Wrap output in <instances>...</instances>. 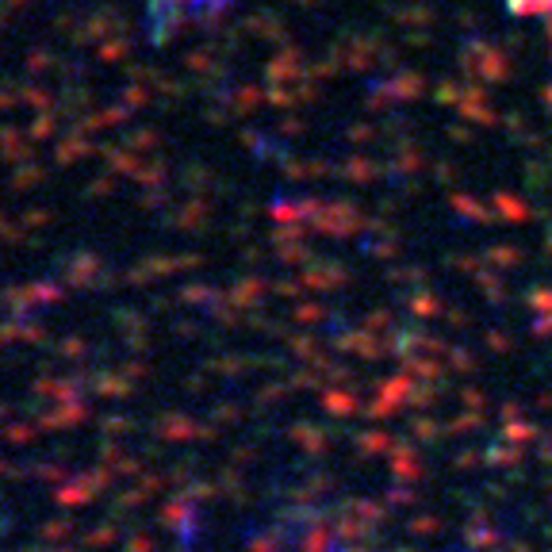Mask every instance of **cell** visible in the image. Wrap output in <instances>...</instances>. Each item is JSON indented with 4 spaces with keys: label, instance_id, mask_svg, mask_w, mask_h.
Returning <instances> with one entry per match:
<instances>
[{
    "label": "cell",
    "instance_id": "6da1fadb",
    "mask_svg": "<svg viewBox=\"0 0 552 552\" xmlns=\"http://www.w3.org/2000/svg\"><path fill=\"white\" fill-rule=\"evenodd\" d=\"M219 8H227V0H146L150 12L146 23L154 39H165L181 23H207L211 16H219Z\"/></svg>",
    "mask_w": 552,
    "mask_h": 552
}]
</instances>
